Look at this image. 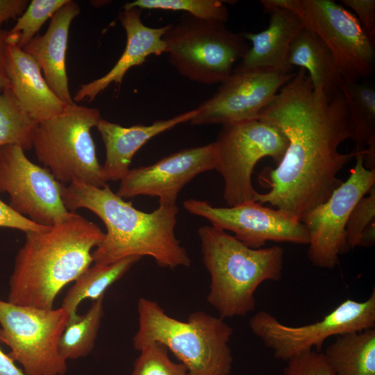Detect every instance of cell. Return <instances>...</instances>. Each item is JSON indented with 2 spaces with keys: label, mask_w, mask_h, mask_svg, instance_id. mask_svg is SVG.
<instances>
[{
  "label": "cell",
  "mask_w": 375,
  "mask_h": 375,
  "mask_svg": "<svg viewBox=\"0 0 375 375\" xmlns=\"http://www.w3.org/2000/svg\"><path fill=\"white\" fill-rule=\"evenodd\" d=\"M258 119L280 131L288 144L276 168L268 174L269 191L254 201L287 211L299 219L325 202L342 183L338 173L356 153L338 151L352 137L349 112L340 89L315 91L300 68Z\"/></svg>",
  "instance_id": "1"
},
{
  "label": "cell",
  "mask_w": 375,
  "mask_h": 375,
  "mask_svg": "<svg viewBox=\"0 0 375 375\" xmlns=\"http://www.w3.org/2000/svg\"><path fill=\"white\" fill-rule=\"evenodd\" d=\"M62 198L70 212L85 208L106 228L101 244L92 252L94 264L107 265L130 256H150L158 266L189 267L191 258L174 233L176 203H159L151 212L134 208L107 185L98 188L81 181L62 185Z\"/></svg>",
  "instance_id": "2"
},
{
  "label": "cell",
  "mask_w": 375,
  "mask_h": 375,
  "mask_svg": "<svg viewBox=\"0 0 375 375\" xmlns=\"http://www.w3.org/2000/svg\"><path fill=\"white\" fill-rule=\"evenodd\" d=\"M9 281L8 301L19 306L53 308L57 295L93 262V249L105 233L73 212L44 231L25 233Z\"/></svg>",
  "instance_id": "3"
},
{
  "label": "cell",
  "mask_w": 375,
  "mask_h": 375,
  "mask_svg": "<svg viewBox=\"0 0 375 375\" xmlns=\"http://www.w3.org/2000/svg\"><path fill=\"white\" fill-rule=\"evenodd\" d=\"M202 261L210 276L208 302L223 319L244 317L256 308L255 293L267 281L282 278L284 251L252 249L212 226L198 230Z\"/></svg>",
  "instance_id": "4"
},
{
  "label": "cell",
  "mask_w": 375,
  "mask_h": 375,
  "mask_svg": "<svg viewBox=\"0 0 375 375\" xmlns=\"http://www.w3.org/2000/svg\"><path fill=\"white\" fill-rule=\"evenodd\" d=\"M137 308L138 329L133 339L135 350L158 342L186 367L187 375H230L233 328L224 319L197 310L186 321H180L144 297L138 300Z\"/></svg>",
  "instance_id": "5"
},
{
  "label": "cell",
  "mask_w": 375,
  "mask_h": 375,
  "mask_svg": "<svg viewBox=\"0 0 375 375\" xmlns=\"http://www.w3.org/2000/svg\"><path fill=\"white\" fill-rule=\"evenodd\" d=\"M100 119L98 109L74 102L61 114L38 124L32 149L60 183L76 181L98 188L107 185L91 135Z\"/></svg>",
  "instance_id": "6"
},
{
  "label": "cell",
  "mask_w": 375,
  "mask_h": 375,
  "mask_svg": "<svg viewBox=\"0 0 375 375\" xmlns=\"http://www.w3.org/2000/svg\"><path fill=\"white\" fill-rule=\"evenodd\" d=\"M162 39L169 61L178 74L207 85L224 81L249 49L243 33L187 13L167 24Z\"/></svg>",
  "instance_id": "7"
},
{
  "label": "cell",
  "mask_w": 375,
  "mask_h": 375,
  "mask_svg": "<svg viewBox=\"0 0 375 375\" xmlns=\"http://www.w3.org/2000/svg\"><path fill=\"white\" fill-rule=\"evenodd\" d=\"M296 14L331 51L340 78L360 81L374 72V42L357 17L332 0H266Z\"/></svg>",
  "instance_id": "8"
},
{
  "label": "cell",
  "mask_w": 375,
  "mask_h": 375,
  "mask_svg": "<svg viewBox=\"0 0 375 375\" xmlns=\"http://www.w3.org/2000/svg\"><path fill=\"white\" fill-rule=\"evenodd\" d=\"M69 320L59 308H39L0 299V341L26 375H65L67 360L58 351L60 338Z\"/></svg>",
  "instance_id": "9"
},
{
  "label": "cell",
  "mask_w": 375,
  "mask_h": 375,
  "mask_svg": "<svg viewBox=\"0 0 375 375\" xmlns=\"http://www.w3.org/2000/svg\"><path fill=\"white\" fill-rule=\"evenodd\" d=\"M215 143V170L224 179V199L228 207L254 201L258 192L251 176L257 162L270 157L278 164L288 144L280 131L259 119L222 125Z\"/></svg>",
  "instance_id": "10"
},
{
  "label": "cell",
  "mask_w": 375,
  "mask_h": 375,
  "mask_svg": "<svg viewBox=\"0 0 375 375\" xmlns=\"http://www.w3.org/2000/svg\"><path fill=\"white\" fill-rule=\"evenodd\" d=\"M249 324L276 359L287 362L314 349L319 350L332 336L375 328V290L364 301L347 299L312 324L288 326L262 310L251 317Z\"/></svg>",
  "instance_id": "11"
},
{
  "label": "cell",
  "mask_w": 375,
  "mask_h": 375,
  "mask_svg": "<svg viewBox=\"0 0 375 375\" xmlns=\"http://www.w3.org/2000/svg\"><path fill=\"white\" fill-rule=\"evenodd\" d=\"M353 152L356 164L348 178L325 202L300 219L309 235L308 259L319 268H334L340 256L349 251L345 240L347 220L358 201L375 185V169L365 167L363 151Z\"/></svg>",
  "instance_id": "12"
},
{
  "label": "cell",
  "mask_w": 375,
  "mask_h": 375,
  "mask_svg": "<svg viewBox=\"0 0 375 375\" xmlns=\"http://www.w3.org/2000/svg\"><path fill=\"white\" fill-rule=\"evenodd\" d=\"M62 185L19 146L0 147V193L9 195L8 205L19 214L47 226L68 219L73 212L63 203Z\"/></svg>",
  "instance_id": "13"
},
{
  "label": "cell",
  "mask_w": 375,
  "mask_h": 375,
  "mask_svg": "<svg viewBox=\"0 0 375 375\" xmlns=\"http://www.w3.org/2000/svg\"><path fill=\"white\" fill-rule=\"evenodd\" d=\"M183 206L202 217L211 226L234 233V237L252 249L262 248L267 241L308 244L309 235L300 219L283 210L272 209L254 201L231 207H215L207 201L190 199Z\"/></svg>",
  "instance_id": "14"
},
{
  "label": "cell",
  "mask_w": 375,
  "mask_h": 375,
  "mask_svg": "<svg viewBox=\"0 0 375 375\" xmlns=\"http://www.w3.org/2000/svg\"><path fill=\"white\" fill-rule=\"evenodd\" d=\"M292 69L233 72L216 92L197 108L194 125H222L258 119L260 112L295 75Z\"/></svg>",
  "instance_id": "15"
},
{
  "label": "cell",
  "mask_w": 375,
  "mask_h": 375,
  "mask_svg": "<svg viewBox=\"0 0 375 375\" xmlns=\"http://www.w3.org/2000/svg\"><path fill=\"white\" fill-rule=\"evenodd\" d=\"M215 142L182 149L154 164L129 169L120 181L117 195L123 199L157 197L159 203H176L179 192L201 173L216 169Z\"/></svg>",
  "instance_id": "16"
},
{
  "label": "cell",
  "mask_w": 375,
  "mask_h": 375,
  "mask_svg": "<svg viewBox=\"0 0 375 375\" xmlns=\"http://www.w3.org/2000/svg\"><path fill=\"white\" fill-rule=\"evenodd\" d=\"M142 10L137 8L124 9L119 19L126 34V44L122 56L113 67L101 77L80 85L73 97L75 103L88 99L93 101L112 83L120 85L126 72L133 67L140 65L151 55L166 53L162 39L167 25L160 28L146 26L141 19Z\"/></svg>",
  "instance_id": "17"
},
{
  "label": "cell",
  "mask_w": 375,
  "mask_h": 375,
  "mask_svg": "<svg viewBox=\"0 0 375 375\" xmlns=\"http://www.w3.org/2000/svg\"><path fill=\"white\" fill-rule=\"evenodd\" d=\"M9 89L22 109L38 123L57 116L67 106L52 91L34 59L5 42L3 53Z\"/></svg>",
  "instance_id": "18"
},
{
  "label": "cell",
  "mask_w": 375,
  "mask_h": 375,
  "mask_svg": "<svg viewBox=\"0 0 375 375\" xmlns=\"http://www.w3.org/2000/svg\"><path fill=\"white\" fill-rule=\"evenodd\" d=\"M79 13V6L69 0L51 18L47 31L36 35L22 48L37 62L54 94L67 105L74 101L66 72V50L71 23Z\"/></svg>",
  "instance_id": "19"
},
{
  "label": "cell",
  "mask_w": 375,
  "mask_h": 375,
  "mask_svg": "<svg viewBox=\"0 0 375 375\" xmlns=\"http://www.w3.org/2000/svg\"><path fill=\"white\" fill-rule=\"evenodd\" d=\"M196 113L194 108L167 119L156 120L149 125L129 127L101 118L96 127L106 149V160L101 165L105 182L120 181L129 171L134 155L143 145L157 135L190 122Z\"/></svg>",
  "instance_id": "20"
},
{
  "label": "cell",
  "mask_w": 375,
  "mask_h": 375,
  "mask_svg": "<svg viewBox=\"0 0 375 375\" xmlns=\"http://www.w3.org/2000/svg\"><path fill=\"white\" fill-rule=\"evenodd\" d=\"M260 3L269 14V26L258 33H243L252 45L233 72L264 68L287 69L284 63L291 42L303 28L299 17L290 10L271 5L266 0Z\"/></svg>",
  "instance_id": "21"
},
{
  "label": "cell",
  "mask_w": 375,
  "mask_h": 375,
  "mask_svg": "<svg viewBox=\"0 0 375 375\" xmlns=\"http://www.w3.org/2000/svg\"><path fill=\"white\" fill-rule=\"evenodd\" d=\"M299 67L306 71L315 91L333 92L341 79L333 57L322 40L303 28L290 46L284 67Z\"/></svg>",
  "instance_id": "22"
},
{
  "label": "cell",
  "mask_w": 375,
  "mask_h": 375,
  "mask_svg": "<svg viewBox=\"0 0 375 375\" xmlns=\"http://www.w3.org/2000/svg\"><path fill=\"white\" fill-rule=\"evenodd\" d=\"M323 356L334 375H375V328L338 335Z\"/></svg>",
  "instance_id": "23"
},
{
  "label": "cell",
  "mask_w": 375,
  "mask_h": 375,
  "mask_svg": "<svg viewBox=\"0 0 375 375\" xmlns=\"http://www.w3.org/2000/svg\"><path fill=\"white\" fill-rule=\"evenodd\" d=\"M140 259V256H130L107 265L94 264L88 268L74 281L62 299L61 308L69 315V322L78 316L77 308L83 300L88 299L94 301L103 297L106 290Z\"/></svg>",
  "instance_id": "24"
},
{
  "label": "cell",
  "mask_w": 375,
  "mask_h": 375,
  "mask_svg": "<svg viewBox=\"0 0 375 375\" xmlns=\"http://www.w3.org/2000/svg\"><path fill=\"white\" fill-rule=\"evenodd\" d=\"M339 89L349 112L351 140L356 144L354 151H362L375 142V90L360 81H347L342 78Z\"/></svg>",
  "instance_id": "25"
},
{
  "label": "cell",
  "mask_w": 375,
  "mask_h": 375,
  "mask_svg": "<svg viewBox=\"0 0 375 375\" xmlns=\"http://www.w3.org/2000/svg\"><path fill=\"white\" fill-rule=\"evenodd\" d=\"M104 296L92 302L83 315L69 321L58 344L60 356L66 360L87 356L93 349L103 317Z\"/></svg>",
  "instance_id": "26"
},
{
  "label": "cell",
  "mask_w": 375,
  "mask_h": 375,
  "mask_svg": "<svg viewBox=\"0 0 375 375\" xmlns=\"http://www.w3.org/2000/svg\"><path fill=\"white\" fill-rule=\"evenodd\" d=\"M38 122L19 106L9 88L0 94V147L17 145L32 149Z\"/></svg>",
  "instance_id": "27"
},
{
  "label": "cell",
  "mask_w": 375,
  "mask_h": 375,
  "mask_svg": "<svg viewBox=\"0 0 375 375\" xmlns=\"http://www.w3.org/2000/svg\"><path fill=\"white\" fill-rule=\"evenodd\" d=\"M69 0H33L15 25L7 31L5 42L22 49L33 39L43 24Z\"/></svg>",
  "instance_id": "28"
},
{
  "label": "cell",
  "mask_w": 375,
  "mask_h": 375,
  "mask_svg": "<svg viewBox=\"0 0 375 375\" xmlns=\"http://www.w3.org/2000/svg\"><path fill=\"white\" fill-rule=\"evenodd\" d=\"M227 2L220 0H135L125 3L122 8L183 11L197 18L225 24L229 17L225 6Z\"/></svg>",
  "instance_id": "29"
},
{
  "label": "cell",
  "mask_w": 375,
  "mask_h": 375,
  "mask_svg": "<svg viewBox=\"0 0 375 375\" xmlns=\"http://www.w3.org/2000/svg\"><path fill=\"white\" fill-rule=\"evenodd\" d=\"M345 240L349 251L356 247L369 248L375 244V185L351 212Z\"/></svg>",
  "instance_id": "30"
},
{
  "label": "cell",
  "mask_w": 375,
  "mask_h": 375,
  "mask_svg": "<svg viewBox=\"0 0 375 375\" xmlns=\"http://www.w3.org/2000/svg\"><path fill=\"white\" fill-rule=\"evenodd\" d=\"M139 351L131 375H187L186 367L172 362L168 349L160 342H149Z\"/></svg>",
  "instance_id": "31"
},
{
  "label": "cell",
  "mask_w": 375,
  "mask_h": 375,
  "mask_svg": "<svg viewBox=\"0 0 375 375\" xmlns=\"http://www.w3.org/2000/svg\"><path fill=\"white\" fill-rule=\"evenodd\" d=\"M282 375H334L323 353L311 350L286 362Z\"/></svg>",
  "instance_id": "32"
},
{
  "label": "cell",
  "mask_w": 375,
  "mask_h": 375,
  "mask_svg": "<svg viewBox=\"0 0 375 375\" xmlns=\"http://www.w3.org/2000/svg\"><path fill=\"white\" fill-rule=\"evenodd\" d=\"M0 227L17 229L27 233L44 231L51 226L38 224L15 211L0 199Z\"/></svg>",
  "instance_id": "33"
},
{
  "label": "cell",
  "mask_w": 375,
  "mask_h": 375,
  "mask_svg": "<svg viewBox=\"0 0 375 375\" xmlns=\"http://www.w3.org/2000/svg\"><path fill=\"white\" fill-rule=\"evenodd\" d=\"M347 7L357 15L360 24L367 35L374 42L375 39V1L342 0Z\"/></svg>",
  "instance_id": "34"
},
{
  "label": "cell",
  "mask_w": 375,
  "mask_h": 375,
  "mask_svg": "<svg viewBox=\"0 0 375 375\" xmlns=\"http://www.w3.org/2000/svg\"><path fill=\"white\" fill-rule=\"evenodd\" d=\"M28 3L29 1L27 0H0V24L19 18Z\"/></svg>",
  "instance_id": "35"
},
{
  "label": "cell",
  "mask_w": 375,
  "mask_h": 375,
  "mask_svg": "<svg viewBox=\"0 0 375 375\" xmlns=\"http://www.w3.org/2000/svg\"><path fill=\"white\" fill-rule=\"evenodd\" d=\"M0 375H26L0 348Z\"/></svg>",
  "instance_id": "36"
},
{
  "label": "cell",
  "mask_w": 375,
  "mask_h": 375,
  "mask_svg": "<svg viewBox=\"0 0 375 375\" xmlns=\"http://www.w3.org/2000/svg\"><path fill=\"white\" fill-rule=\"evenodd\" d=\"M6 33L7 31L0 29V94L9 88V81L4 69L3 60Z\"/></svg>",
  "instance_id": "37"
}]
</instances>
